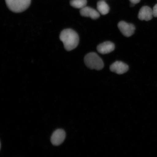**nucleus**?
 <instances>
[{
    "label": "nucleus",
    "instance_id": "9d476101",
    "mask_svg": "<svg viewBox=\"0 0 157 157\" xmlns=\"http://www.w3.org/2000/svg\"><path fill=\"white\" fill-rule=\"evenodd\" d=\"M98 11L100 14L105 15L109 13V5L104 1H101L98 2L97 4Z\"/></svg>",
    "mask_w": 157,
    "mask_h": 157
},
{
    "label": "nucleus",
    "instance_id": "6e6552de",
    "mask_svg": "<svg viewBox=\"0 0 157 157\" xmlns=\"http://www.w3.org/2000/svg\"><path fill=\"white\" fill-rule=\"evenodd\" d=\"M80 13L82 16L90 17L93 19H97L100 16L99 12L91 7L87 6L80 9Z\"/></svg>",
    "mask_w": 157,
    "mask_h": 157
},
{
    "label": "nucleus",
    "instance_id": "423d86ee",
    "mask_svg": "<svg viewBox=\"0 0 157 157\" xmlns=\"http://www.w3.org/2000/svg\"><path fill=\"white\" fill-rule=\"evenodd\" d=\"M128 69V66L121 61L115 62L110 66V70L112 72L120 75L125 73Z\"/></svg>",
    "mask_w": 157,
    "mask_h": 157
},
{
    "label": "nucleus",
    "instance_id": "ddd939ff",
    "mask_svg": "<svg viewBox=\"0 0 157 157\" xmlns=\"http://www.w3.org/2000/svg\"><path fill=\"white\" fill-rule=\"evenodd\" d=\"M131 3L134 4L135 5L136 4L140 2V0H129Z\"/></svg>",
    "mask_w": 157,
    "mask_h": 157
},
{
    "label": "nucleus",
    "instance_id": "7ed1b4c3",
    "mask_svg": "<svg viewBox=\"0 0 157 157\" xmlns=\"http://www.w3.org/2000/svg\"><path fill=\"white\" fill-rule=\"evenodd\" d=\"M9 9L13 12L19 13L26 10L31 4V0H5Z\"/></svg>",
    "mask_w": 157,
    "mask_h": 157
},
{
    "label": "nucleus",
    "instance_id": "1a4fd4ad",
    "mask_svg": "<svg viewBox=\"0 0 157 157\" xmlns=\"http://www.w3.org/2000/svg\"><path fill=\"white\" fill-rule=\"evenodd\" d=\"M115 46L113 43L109 41L104 42L99 44L97 47L98 52L100 53L105 54L109 53L114 50Z\"/></svg>",
    "mask_w": 157,
    "mask_h": 157
},
{
    "label": "nucleus",
    "instance_id": "f03ea898",
    "mask_svg": "<svg viewBox=\"0 0 157 157\" xmlns=\"http://www.w3.org/2000/svg\"><path fill=\"white\" fill-rule=\"evenodd\" d=\"M84 61L86 66L91 69L100 70L104 67L102 60L95 52H90L86 55Z\"/></svg>",
    "mask_w": 157,
    "mask_h": 157
},
{
    "label": "nucleus",
    "instance_id": "39448f33",
    "mask_svg": "<svg viewBox=\"0 0 157 157\" xmlns=\"http://www.w3.org/2000/svg\"><path fill=\"white\" fill-rule=\"evenodd\" d=\"M66 137V133L63 129H56L53 133L51 136V142L54 146H59L63 143Z\"/></svg>",
    "mask_w": 157,
    "mask_h": 157
},
{
    "label": "nucleus",
    "instance_id": "0eeeda50",
    "mask_svg": "<svg viewBox=\"0 0 157 157\" xmlns=\"http://www.w3.org/2000/svg\"><path fill=\"white\" fill-rule=\"evenodd\" d=\"M153 17L152 9L147 6L141 8L138 15V18L141 21H150Z\"/></svg>",
    "mask_w": 157,
    "mask_h": 157
},
{
    "label": "nucleus",
    "instance_id": "9b49d317",
    "mask_svg": "<svg viewBox=\"0 0 157 157\" xmlns=\"http://www.w3.org/2000/svg\"><path fill=\"white\" fill-rule=\"evenodd\" d=\"M87 3V0H71L70 2L72 7L80 9L86 6Z\"/></svg>",
    "mask_w": 157,
    "mask_h": 157
},
{
    "label": "nucleus",
    "instance_id": "f8f14e48",
    "mask_svg": "<svg viewBox=\"0 0 157 157\" xmlns=\"http://www.w3.org/2000/svg\"><path fill=\"white\" fill-rule=\"evenodd\" d=\"M153 16L155 17H157V4L154 6L152 9Z\"/></svg>",
    "mask_w": 157,
    "mask_h": 157
},
{
    "label": "nucleus",
    "instance_id": "f257e3e1",
    "mask_svg": "<svg viewBox=\"0 0 157 157\" xmlns=\"http://www.w3.org/2000/svg\"><path fill=\"white\" fill-rule=\"evenodd\" d=\"M60 39L63 43L67 51H70L75 48L79 43V37L75 31L71 29L63 30L60 35Z\"/></svg>",
    "mask_w": 157,
    "mask_h": 157
},
{
    "label": "nucleus",
    "instance_id": "20e7f679",
    "mask_svg": "<svg viewBox=\"0 0 157 157\" xmlns=\"http://www.w3.org/2000/svg\"><path fill=\"white\" fill-rule=\"evenodd\" d=\"M118 28L124 36L130 37L134 34L135 27L134 25L124 21H121L117 25Z\"/></svg>",
    "mask_w": 157,
    "mask_h": 157
}]
</instances>
